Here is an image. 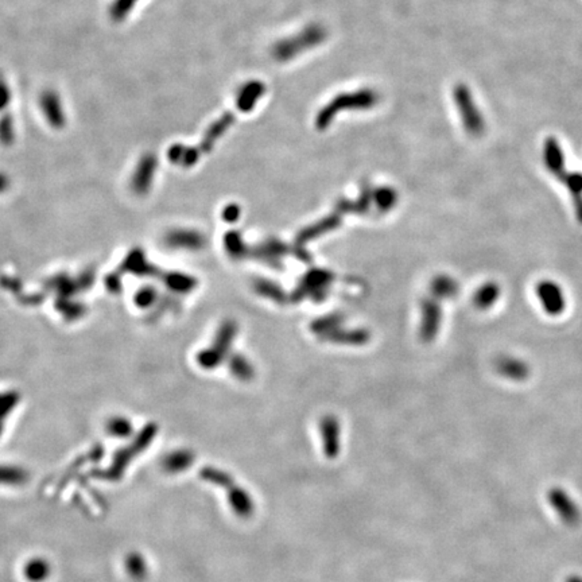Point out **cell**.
<instances>
[{
	"label": "cell",
	"instance_id": "cell-1",
	"mask_svg": "<svg viewBox=\"0 0 582 582\" xmlns=\"http://www.w3.org/2000/svg\"><path fill=\"white\" fill-rule=\"evenodd\" d=\"M543 159L547 170L566 186L573 199L574 212L577 220L582 224V174L577 171L566 170L565 156L555 138H547L543 147Z\"/></svg>",
	"mask_w": 582,
	"mask_h": 582
},
{
	"label": "cell",
	"instance_id": "cell-2",
	"mask_svg": "<svg viewBox=\"0 0 582 582\" xmlns=\"http://www.w3.org/2000/svg\"><path fill=\"white\" fill-rule=\"evenodd\" d=\"M457 112L464 129L472 136H480L485 131L483 114L467 84H457L453 91Z\"/></svg>",
	"mask_w": 582,
	"mask_h": 582
},
{
	"label": "cell",
	"instance_id": "cell-3",
	"mask_svg": "<svg viewBox=\"0 0 582 582\" xmlns=\"http://www.w3.org/2000/svg\"><path fill=\"white\" fill-rule=\"evenodd\" d=\"M547 501L552 510L565 525H577L581 522V510L577 501L564 488H552L547 492Z\"/></svg>",
	"mask_w": 582,
	"mask_h": 582
},
{
	"label": "cell",
	"instance_id": "cell-4",
	"mask_svg": "<svg viewBox=\"0 0 582 582\" xmlns=\"http://www.w3.org/2000/svg\"><path fill=\"white\" fill-rule=\"evenodd\" d=\"M421 314L422 320L419 327V336L425 342H430L437 337L442 321V309L438 299L431 297L422 299Z\"/></svg>",
	"mask_w": 582,
	"mask_h": 582
},
{
	"label": "cell",
	"instance_id": "cell-5",
	"mask_svg": "<svg viewBox=\"0 0 582 582\" xmlns=\"http://www.w3.org/2000/svg\"><path fill=\"white\" fill-rule=\"evenodd\" d=\"M537 297L540 298L543 310L549 315L557 317L562 314L566 308V299L562 287L553 281H542L535 287Z\"/></svg>",
	"mask_w": 582,
	"mask_h": 582
},
{
	"label": "cell",
	"instance_id": "cell-6",
	"mask_svg": "<svg viewBox=\"0 0 582 582\" xmlns=\"http://www.w3.org/2000/svg\"><path fill=\"white\" fill-rule=\"evenodd\" d=\"M496 371L504 378L515 380V382H522L525 380L527 376L530 375V368L523 360L511 357V356H501L499 357L495 363Z\"/></svg>",
	"mask_w": 582,
	"mask_h": 582
},
{
	"label": "cell",
	"instance_id": "cell-7",
	"mask_svg": "<svg viewBox=\"0 0 582 582\" xmlns=\"http://www.w3.org/2000/svg\"><path fill=\"white\" fill-rule=\"evenodd\" d=\"M166 244L171 248L199 250L204 245V238L193 231H174L166 236Z\"/></svg>",
	"mask_w": 582,
	"mask_h": 582
},
{
	"label": "cell",
	"instance_id": "cell-8",
	"mask_svg": "<svg viewBox=\"0 0 582 582\" xmlns=\"http://www.w3.org/2000/svg\"><path fill=\"white\" fill-rule=\"evenodd\" d=\"M500 294L501 290L499 284L495 282H485L476 290L473 296V303L477 309L487 310L496 303L497 299L500 298Z\"/></svg>",
	"mask_w": 582,
	"mask_h": 582
},
{
	"label": "cell",
	"instance_id": "cell-9",
	"mask_svg": "<svg viewBox=\"0 0 582 582\" xmlns=\"http://www.w3.org/2000/svg\"><path fill=\"white\" fill-rule=\"evenodd\" d=\"M430 291L433 298L436 299H449L453 298L458 291H460V286L457 284V281L453 279L449 275H438L436 277L431 284H430Z\"/></svg>",
	"mask_w": 582,
	"mask_h": 582
},
{
	"label": "cell",
	"instance_id": "cell-10",
	"mask_svg": "<svg viewBox=\"0 0 582 582\" xmlns=\"http://www.w3.org/2000/svg\"><path fill=\"white\" fill-rule=\"evenodd\" d=\"M23 574L30 582L46 581L50 576V565L42 558H33L25 565Z\"/></svg>",
	"mask_w": 582,
	"mask_h": 582
},
{
	"label": "cell",
	"instance_id": "cell-11",
	"mask_svg": "<svg viewBox=\"0 0 582 582\" xmlns=\"http://www.w3.org/2000/svg\"><path fill=\"white\" fill-rule=\"evenodd\" d=\"M330 279H332V275L327 272V271H312L310 274H308V277L305 278V281H303V284L301 286V289H299L298 291H303V293H306V291H309V293H317L315 290H325L327 289V284L330 282ZM320 293H322V291H320Z\"/></svg>",
	"mask_w": 582,
	"mask_h": 582
},
{
	"label": "cell",
	"instance_id": "cell-12",
	"mask_svg": "<svg viewBox=\"0 0 582 582\" xmlns=\"http://www.w3.org/2000/svg\"><path fill=\"white\" fill-rule=\"evenodd\" d=\"M235 333H236V325L233 322H226L223 327H220L214 345V349L220 355H224V352H227L229 349V344L233 340Z\"/></svg>",
	"mask_w": 582,
	"mask_h": 582
},
{
	"label": "cell",
	"instance_id": "cell-13",
	"mask_svg": "<svg viewBox=\"0 0 582 582\" xmlns=\"http://www.w3.org/2000/svg\"><path fill=\"white\" fill-rule=\"evenodd\" d=\"M171 290L178 291V293H187L196 286V279L184 275V274H169L166 281H165Z\"/></svg>",
	"mask_w": 582,
	"mask_h": 582
},
{
	"label": "cell",
	"instance_id": "cell-14",
	"mask_svg": "<svg viewBox=\"0 0 582 582\" xmlns=\"http://www.w3.org/2000/svg\"><path fill=\"white\" fill-rule=\"evenodd\" d=\"M107 431H110V434H112L115 437L123 438V437H127L128 434H131L132 425H131V422H129L128 419H126V418L115 417V418H111V419L108 421V424H107Z\"/></svg>",
	"mask_w": 582,
	"mask_h": 582
},
{
	"label": "cell",
	"instance_id": "cell-15",
	"mask_svg": "<svg viewBox=\"0 0 582 582\" xmlns=\"http://www.w3.org/2000/svg\"><path fill=\"white\" fill-rule=\"evenodd\" d=\"M229 366H231V371L233 372V375L243 380H248L254 375V369L251 367V364L242 356H235L231 360Z\"/></svg>",
	"mask_w": 582,
	"mask_h": 582
},
{
	"label": "cell",
	"instance_id": "cell-16",
	"mask_svg": "<svg viewBox=\"0 0 582 582\" xmlns=\"http://www.w3.org/2000/svg\"><path fill=\"white\" fill-rule=\"evenodd\" d=\"M126 569L131 577L134 578H142L143 576L146 574V564L143 561L142 557L136 555V554H131L128 555L126 559Z\"/></svg>",
	"mask_w": 582,
	"mask_h": 582
},
{
	"label": "cell",
	"instance_id": "cell-17",
	"mask_svg": "<svg viewBox=\"0 0 582 582\" xmlns=\"http://www.w3.org/2000/svg\"><path fill=\"white\" fill-rule=\"evenodd\" d=\"M397 193L392 190V189H380L379 192H378V197H376V206L380 209V211H390L394 205H395V202H397Z\"/></svg>",
	"mask_w": 582,
	"mask_h": 582
},
{
	"label": "cell",
	"instance_id": "cell-18",
	"mask_svg": "<svg viewBox=\"0 0 582 582\" xmlns=\"http://www.w3.org/2000/svg\"><path fill=\"white\" fill-rule=\"evenodd\" d=\"M256 290H257V293H260V294H263L269 298L275 299V301H282L284 299V294L279 290V287L264 281V279H260V281L256 282Z\"/></svg>",
	"mask_w": 582,
	"mask_h": 582
},
{
	"label": "cell",
	"instance_id": "cell-19",
	"mask_svg": "<svg viewBox=\"0 0 582 582\" xmlns=\"http://www.w3.org/2000/svg\"><path fill=\"white\" fill-rule=\"evenodd\" d=\"M126 269H127L128 271L138 272V274H146V272H149V271H147L149 266H147V263H146V260H144V256H143L142 252H132L131 255L128 256V259L126 260Z\"/></svg>",
	"mask_w": 582,
	"mask_h": 582
},
{
	"label": "cell",
	"instance_id": "cell-20",
	"mask_svg": "<svg viewBox=\"0 0 582 582\" xmlns=\"http://www.w3.org/2000/svg\"><path fill=\"white\" fill-rule=\"evenodd\" d=\"M226 247L231 255L242 256L244 252V244L240 239V235L236 232H231L226 236Z\"/></svg>",
	"mask_w": 582,
	"mask_h": 582
},
{
	"label": "cell",
	"instance_id": "cell-21",
	"mask_svg": "<svg viewBox=\"0 0 582 582\" xmlns=\"http://www.w3.org/2000/svg\"><path fill=\"white\" fill-rule=\"evenodd\" d=\"M223 356L220 355L214 348L202 351L199 355V363L204 368H212L221 361Z\"/></svg>",
	"mask_w": 582,
	"mask_h": 582
},
{
	"label": "cell",
	"instance_id": "cell-22",
	"mask_svg": "<svg viewBox=\"0 0 582 582\" xmlns=\"http://www.w3.org/2000/svg\"><path fill=\"white\" fill-rule=\"evenodd\" d=\"M156 297V290L153 287H143L142 290L138 291V294L135 297V302L141 308H147L154 302Z\"/></svg>",
	"mask_w": 582,
	"mask_h": 582
},
{
	"label": "cell",
	"instance_id": "cell-23",
	"mask_svg": "<svg viewBox=\"0 0 582 582\" xmlns=\"http://www.w3.org/2000/svg\"><path fill=\"white\" fill-rule=\"evenodd\" d=\"M190 455H186V453H174V455H169L168 458H166V468L169 469V470H178V469H182L186 467V464L189 462L187 461V458H189Z\"/></svg>",
	"mask_w": 582,
	"mask_h": 582
},
{
	"label": "cell",
	"instance_id": "cell-24",
	"mask_svg": "<svg viewBox=\"0 0 582 582\" xmlns=\"http://www.w3.org/2000/svg\"><path fill=\"white\" fill-rule=\"evenodd\" d=\"M239 219V208L236 205H229L224 211V220L227 221H235Z\"/></svg>",
	"mask_w": 582,
	"mask_h": 582
},
{
	"label": "cell",
	"instance_id": "cell-25",
	"mask_svg": "<svg viewBox=\"0 0 582 582\" xmlns=\"http://www.w3.org/2000/svg\"><path fill=\"white\" fill-rule=\"evenodd\" d=\"M7 186H8V184H7V180H6V177L0 175V193H1V192H4V190L7 189Z\"/></svg>",
	"mask_w": 582,
	"mask_h": 582
},
{
	"label": "cell",
	"instance_id": "cell-26",
	"mask_svg": "<svg viewBox=\"0 0 582 582\" xmlns=\"http://www.w3.org/2000/svg\"><path fill=\"white\" fill-rule=\"evenodd\" d=\"M565 582H582V576H569Z\"/></svg>",
	"mask_w": 582,
	"mask_h": 582
}]
</instances>
